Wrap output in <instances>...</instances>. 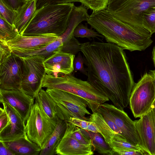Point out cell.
I'll return each instance as SVG.
<instances>
[{
	"label": "cell",
	"instance_id": "cell-1",
	"mask_svg": "<svg viewBox=\"0 0 155 155\" xmlns=\"http://www.w3.org/2000/svg\"><path fill=\"white\" fill-rule=\"evenodd\" d=\"M124 50L108 42L81 44L87 66V81L122 110L129 104L135 84Z\"/></svg>",
	"mask_w": 155,
	"mask_h": 155
},
{
	"label": "cell",
	"instance_id": "cell-2",
	"mask_svg": "<svg viewBox=\"0 0 155 155\" xmlns=\"http://www.w3.org/2000/svg\"><path fill=\"white\" fill-rule=\"evenodd\" d=\"M108 43L130 51H142L153 42L151 35L144 28L136 27L121 21L107 9L93 12L87 21Z\"/></svg>",
	"mask_w": 155,
	"mask_h": 155
},
{
	"label": "cell",
	"instance_id": "cell-3",
	"mask_svg": "<svg viewBox=\"0 0 155 155\" xmlns=\"http://www.w3.org/2000/svg\"><path fill=\"white\" fill-rule=\"evenodd\" d=\"M74 6V3L48 5L36 9L22 35H61L67 28Z\"/></svg>",
	"mask_w": 155,
	"mask_h": 155
},
{
	"label": "cell",
	"instance_id": "cell-4",
	"mask_svg": "<svg viewBox=\"0 0 155 155\" xmlns=\"http://www.w3.org/2000/svg\"><path fill=\"white\" fill-rule=\"evenodd\" d=\"M43 87L61 90L82 98L87 102L92 113L97 112L101 104L109 100L87 81L77 78L71 74L58 77L46 74Z\"/></svg>",
	"mask_w": 155,
	"mask_h": 155
},
{
	"label": "cell",
	"instance_id": "cell-5",
	"mask_svg": "<svg viewBox=\"0 0 155 155\" xmlns=\"http://www.w3.org/2000/svg\"><path fill=\"white\" fill-rule=\"evenodd\" d=\"M57 122L58 120L52 119L46 114L35 99L25 122V132L28 138L42 149L54 131Z\"/></svg>",
	"mask_w": 155,
	"mask_h": 155
},
{
	"label": "cell",
	"instance_id": "cell-6",
	"mask_svg": "<svg viewBox=\"0 0 155 155\" xmlns=\"http://www.w3.org/2000/svg\"><path fill=\"white\" fill-rule=\"evenodd\" d=\"M155 101V80L150 73L146 72L135 84L129 104L135 118H140L152 108Z\"/></svg>",
	"mask_w": 155,
	"mask_h": 155
},
{
	"label": "cell",
	"instance_id": "cell-7",
	"mask_svg": "<svg viewBox=\"0 0 155 155\" xmlns=\"http://www.w3.org/2000/svg\"><path fill=\"white\" fill-rule=\"evenodd\" d=\"M46 91L55 101L64 120H68L71 117H74L89 121V118L86 116L91 114L87 109V102L82 98L56 89L47 88Z\"/></svg>",
	"mask_w": 155,
	"mask_h": 155
},
{
	"label": "cell",
	"instance_id": "cell-8",
	"mask_svg": "<svg viewBox=\"0 0 155 155\" xmlns=\"http://www.w3.org/2000/svg\"><path fill=\"white\" fill-rule=\"evenodd\" d=\"M21 57L25 65V71L21 89L26 94L35 98L42 89L44 78L46 74L44 64L45 58L38 55Z\"/></svg>",
	"mask_w": 155,
	"mask_h": 155
},
{
	"label": "cell",
	"instance_id": "cell-9",
	"mask_svg": "<svg viewBox=\"0 0 155 155\" xmlns=\"http://www.w3.org/2000/svg\"><path fill=\"white\" fill-rule=\"evenodd\" d=\"M102 112L110 117L121 132L128 142L139 146L145 152L135 125L124 110L119 109L114 105L107 103L101 104L97 111Z\"/></svg>",
	"mask_w": 155,
	"mask_h": 155
},
{
	"label": "cell",
	"instance_id": "cell-10",
	"mask_svg": "<svg viewBox=\"0 0 155 155\" xmlns=\"http://www.w3.org/2000/svg\"><path fill=\"white\" fill-rule=\"evenodd\" d=\"M25 71V65L21 57L12 52L6 61L0 64V89H21V84Z\"/></svg>",
	"mask_w": 155,
	"mask_h": 155
},
{
	"label": "cell",
	"instance_id": "cell-11",
	"mask_svg": "<svg viewBox=\"0 0 155 155\" xmlns=\"http://www.w3.org/2000/svg\"><path fill=\"white\" fill-rule=\"evenodd\" d=\"M155 6V0H135L111 13L114 16L134 27L144 28L142 15L147 9Z\"/></svg>",
	"mask_w": 155,
	"mask_h": 155
},
{
	"label": "cell",
	"instance_id": "cell-12",
	"mask_svg": "<svg viewBox=\"0 0 155 155\" xmlns=\"http://www.w3.org/2000/svg\"><path fill=\"white\" fill-rule=\"evenodd\" d=\"M89 121L95 123L106 143L112 149L137 151L139 147L127 141L121 134L115 132L107 125L102 115L97 112L92 113Z\"/></svg>",
	"mask_w": 155,
	"mask_h": 155
},
{
	"label": "cell",
	"instance_id": "cell-13",
	"mask_svg": "<svg viewBox=\"0 0 155 155\" xmlns=\"http://www.w3.org/2000/svg\"><path fill=\"white\" fill-rule=\"evenodd\" d=\"M35 98L26 94L21 89H0V102L8 104L18 114L25 124Z\"/></svg>",
	"mask_w": 155,
	"mask_h": 155
},
{
	"label": "cell",
	"instance_id": "cell-14",
	"mask_svg": "<svg viewBox=\"0 0 155 155\" xmlns=\"http://www.w3.org/2000/svg\"><path fill=\"white\" fill-rule=\"evenodd\" d=\"M134 121L145 152L147 155H155V117L152 107Z\"/></svg>",
	"mask_w": 155,
	"mask_h": 155
},
{
	"label": "cell",
	"instance_id": "cell-15",
	"mask_svg": "<svg viewBox=\"0 0 155 155\" xmlns=\"http://www.w3.org/2000/svg\"><path fill=\"white\" fill-rule=\"evenodd\" d=\"M75 55L60 50L45 58L44 64L46 74L58 77L71 74Z\"/></svg>",
	"mask_w": 155,
	"mask_h": 155
},
{
	"label": "cell",
	"instance_id": "cell-16",
	"mask_svg": "<svg viewBox=\"0 0 155 155\" xmlns=\"http://www.w3.org/2000/svg\"><path fill=\"white\" fill-rule=\"evenodd\" d=\"M58 36L54 34L35 36L19 34L7 42L12 52L31 51L45 47L56 40Z\"/></svg>",
	"mask_w": 155,
	"mask_h": 155
},
{
	"label": "cell",
	"instance_id": "cell-17",
	"mask_svg": "<svg viewBox=\"0 0 155 155\" xmlns=\"http://www.w3.org/2000/svg\"><path fill=\"white\" fill-rule=\"evenodd\" d=\"M67 127L64 134L56 151L61 155H92L94 154L92 144H81L73 136L72 124L65 120Z\"/></svg>",
	"mask_w": 155,
	"mask_h": 155
},
{
	"label": "cell",
	"instance_id": "cell-18",
	"mask_svg": "<svg viewBox=\"0 0 155 155\" xmlns=\"http://www.w3.org/2000/svg\"><path fill=\"white\" fill-rule=\"evenodd\" d=\"M8 115V125L0 132V141H10L21 137L26 132L25 123L15 110L5 103H2Z\"/></svg>",
	"mask_w": 155,
	"mask_h": 155
},
{
	"label": "cell",
	"instance_id": "cell-19",
	"mask_svg": "<svg viewBox=\"0 0 155 155\" xmlns=\"http://www.w3.org/2000/svg\"><path fill=\"white\" fill-rule=\"evenodd\" d=\"M0 141L12 151L14 155H38L41 150L28 138L26 133L21 137L13 140Z\"/></svg>",
	"mask_w": 155,
	"mask_h": 155
},
{
	"label": "cell",
	"instance_id": "cell-20",
	"mask_svg": "<svg viewBox=\"0 0 155 155\" xmlns=\"http://www.w3.org/2000/svg\"><path fill=\"white\" fill-rule=\"evenodd\" d=\"M37 0H26L17 11L14 25L20 35L31 19L36 10Z\"/></svg>",
	"mask_w": 155,
	"mask_h": 155
},
{
	"label": "cell",
	"instance_id": "cell-21",
	"mask_svg": "<svg viewBox=\"0 0 155 155\" xmlns=\"http://www.w3.org/2000/svg\"><path fill=\"white\" fill-rule=\"evenodd\" d=\"M66 127L65 120L58 118L57 125L54 131L41 149L39 155L55 154L57 148L64 134Z\"/></svg>",
	"mask_w": 155,
	"mask_h": 155
},
{
	"label": "cell",
	"instance_id": "cell-22",
	"mask_svg": "<svg viewBox=\"0 0 155 155\" xmlns=\"http://www.w3.org/2000/svg\"><path fill=\"white\" fill-rule=\"evenodd\" d=\"M39 103L46 114L51 119L64 120L57 105L50 94L41 89L35 99Z\"/></svg>",
	"mask_w": 155,
	"mask_h": 155
},
{
	"label": "cell",
	"instance_id": "cell-23",
	"mask_svg": "<svg viewBox=\"0 0 155 155\" xmlns=\"http://www.w3.org/2000/svg\"><path fill=\"white\" fill-rule=\"evenodd\" d=\"M63 45L62 38L59 36L55 41L42 48L34 51H15L12 52L21 57L38 55L46 58L56 52L61 50Z\"/></svg>",
	"mask_w": 155,
	"mask_h": 155
},
{
	"label": "cell",
	"instance_id": "cell-24",
	"mask_svg": "<svg viewBox=\"0 0 155 155\" xmlns=\"http://www.w3.org/2000/svg\"><path fill=\"white\" fill-rule=\"evenodd\" d=\"M81 131L91 138L94 150L98 153L104 155H114L112 149L105 142L102 135L81 129Z\"/></svg>",
	"mask_w": 155,
	"mask_h": 155
},
{
	"label": "cell",
	"instance_id": "cell-25",
	"mask_svg": "<svg viewBox=\"0 0 155 155\" xmlns=\"http://www.w3.org/2000/svg\"><path fill=\"white\" fill-rule=\"evenodd\" d=\"M19 34L14 25L10 24L0 17V41L7 42Z\"/></svg>",
	"mask_w": 155,
	"mask_h": 155
},
{
	"label": "cell",
	"instance_id": "cell-26",
	"mask_svg": "<svg viewBox=\"0 0 155 155\" xmlns=\"http://www.w3.org/2000/svg\"><path fill=\"white\" fill-rule=\"evenodd\" d=\"M142 25L152 35L155 33V6L146 10L142 15Z\"/></svg>",
	"mask_w": 155,
	"mask_h": 155
},
{
	"label": "cell",
	"instance_id": "cell-27",
	"mask_svg": "<svg viewBox=\"0 0 155 155\" xmlns=\"http://www.w3.org/2000/svg\"><path fill=\"white\" fill-rule=\"evenodd\" d=\"M73 35L76 38H104L98 32L91 29L88 28L87 25H85L81 23L76 27L74 30Z\"/></svg>",
	"mask_w": 155,
	"mask_h": 155
},
{
	"label": "cell",
	"instance_id": "cell-28",
	"mask_svg": "<svg viewBox=\"0 0 155 155\" xmlns=\"http://www.w3.org/2000/svg\"><path fill=\"white\" fill-rule=\"evenodd\" d=\"M67 120L81 129L94 133H100L99 129L93 122L74 117H71Z\"/></svg>",
	"mask_w": 155,
	"mask_h": 155
},
{
	"label": "cell",
	"instance_id": "cell-29",
	"mask_svg": "<svg viewBox=\"0 0 155 155\" xmlns=\"http://www.w3.org/2000/svg\"><path fill=\"white\" fill-rule=\"evenodd\" d=\"M109 0H79V2L87 9L93 12L107 9Z\"/></svg>",
	"mask_w": 155,
	"mask_h": 155
},
{
	"label": "cell",
	"instance_id": "cell-30",
	"mask_svg": "<svg viewBox=\"0 0 155 155\" xmlns=\"http://www.w3.org/2000/svg\"><path fill=\"white\" fill-rule=\"evenodd\" d=\"M17 12L9 8L3 0H0V17L12 25H14Z\"/></svg>",
	"mask_w": 155,
	"mask_h": 155
},
{
	"label": "cell",
	"instance_id": "cell-31",
	"mask_svg": "<svg viewBox=\"0 0 155 155\" xmlns=\"http://www.w3.org/2000/svg\"><path fill=\"white\" fill-rule=\"evenodd\" d=\"M81 44L74 36L71 38L63 43L61 50L75 55L78 52L81 51Z\"/></svg>",
	"mask_w": 155,
	"mask_h": 155
},
{
	"label": "cell",
	"instance_id": "cell-32",
	"mask_svg": "<svg viewBox=\"0 0 155 155\" xmlns=\"http://www.w3.org/2000/svg\"><path fill=\"white\" fill-rule=\"evenodd\" d=\"M72 128L73 136L79 142L84 145L92 144L91 140L90 137L84 133L81 130V129L72 124Z\"/></svg>",
	"mask_w": 155,
	"mask_h": 155
},
{
	"label": "cell",
	"instance_id": "cell-33",
	"mask_svg": "<svg viewBox=\"0 0 155 155\" xmlns=\"http://www.w3.org/2000/svg\"><path fill=\"white\" fill-rule=\"evenodd\" d=\"M135 0H109L107 10L110 13L125 6Z\"/></svg>",
	"mask_w": 155,
	"mask_h": 155
},
{
	"label": "cell",
	"instance_id": "cell-34",
	"mask_svg": "<svg viewBox=\"0 0 155 155\" xmlns=\"http://www.w3.org/2000/svg\"><path fill=\"white\" fill-rule=\"evenodd\" d=\"M79 2V0H37L36 9L48 5H55Z\"/></svg>",
	"mask_w": 155,
	"mask_h": 155
},
{
	"label": "cell",
	"instance_id": "cell-35",
	"mask_svg": "<svg viewBox=\"0 0 155 155\" xmlns=\"http://www.w3.org/2000/svg\"><path fill=\"white\" fill-rule=\"evenodd\" d=\"M12 53L7 42L0 41V64L6 61Z\"/></svg>",
	"mask_w": 155,
	"mask_h": 155
},
{
	"label": "cell",
	"instance_id": "cell-36",
	"mask_svg": "<svg viewBox=\"0 0 155 155\" xmlns=\"http://www.w3.org/2000/svg\"><path fill=\"white\" fill-rule=\"evenodd\" d=\"M84 61L80 52L76 57L74 58V71L76 72L79 71L83 74L87 76L86 70L84 67Z\"/></svg>",
	"mask_w": 155,
	"mask_h": 155
},
{
	"label": "cell",
	"instance_id": "cell-37",
	"mask_svg": "<svg viewBox=\"0 0 155 155\" xmlns=\"http://www.w3.org/2000/svg\"><path fill=\"white\" fill-rule=\"evenodd\" d=\"M9 119L8 114L4 107L0 108V132L8 124Z\"/></svg>",
	"mask_w": 155,
	"mask_h": 155
},
{
	"label": "cell",
	"instance_id": "cell-38",
	"mask_svg": "<svg viewBox=\"0 0 155 155\" xmlns=\"http://www.w3.org/2000/svg\"><path fill=\"white\" fill-rule=\"evenodd\" d=\"M5 3L12 9L17 11L26 0H3Z\"/></svg>",
	"mask_w": 155,
	"mask_h": 155
},
{
	"label": "cell",
	"instance_id": "cell-39",
	"mask_svg": "<svg viewBox=\"0 0 155 155\" xmlns=\"http://www.w3.org/2000/svg\"><path fill=\"white\" fill-rule=\"evenodd\" d=\"M114 155H143L144 154L141 151L127 150L112 149Z\"/></svg>",
	"mask_w": 155,
	"mask_h": 155
},
{
	"label": "cell",
	"instance_id": "cell-40",
	"mask_svg": "<svg viewBox=\"0 0 155 155\" xmlns=\"http://www.w3.org/2000/svg\"><path fill=\"white\" fill-rule=\"evenodd\" d=\"M98 112L102 115L107 124L115 132L122 135L121 132L119 129L114 121L110 117L103 113Z\"/></svg>",
	"mask_w": 155,
	"mask_h": 155
},
{
	"label": "cell",
	"instance_id": "cell-41",
	"mask_svg": "<svg viewBox=\"0 0 155 155\" xmlns=\"http://www.w3.org/2000/svg\"><path fill=\"white\" fill-rule=\"evenodd\" d=\"M0 155H14L13 152L0 141Z\"/></svg>",
	"mask_w": 155,
	"mask_h": 155
},
{
	"label": "cell",
	"instance_id": "cell-42",
	"mask_svg": "<svg viewBox=\"0 0 155 155\" xmlns=\"http://www.w3.org/2000/svg\"><path fill=\"white\" fill-rule=\"evenodd\" d=\"M152 58L154 64L155 66V45L153 48L152 51Z\"/></svg>",
	"mask_w": 155,
	"mask_h": 155
},
{
	"label": "cell",
	"instance_id": "cell-43",
	"mask_svg": "<svg viewBox=\"0 0 155 155\" xmlns=\"http://www.w3.org/2000/svg\"><path fill=\"white\" fill-rule=\"evenodd\" d=\"M152 108L153 110L155 117V101L153 103V104L152 106Z\"/></svg>",
	"mask_w": 155,
	"mask_h": 155
},
{
	"label": "cell",
	"instance_id": "cell-44",
	"mask_svg": "<svg viewBox=\"0 0 155 155\" xmlns=\"http://www.w3.org/2000/svg\"><path fill=\"white\" fill-rule=\"evenodd\" d=\"M150 72L153 75L155 80V70H150Z\"/></svg>",
	"mask_w": 155,
	"mask_h": 155
}]
</instances>
